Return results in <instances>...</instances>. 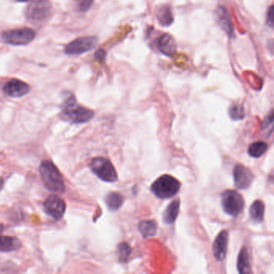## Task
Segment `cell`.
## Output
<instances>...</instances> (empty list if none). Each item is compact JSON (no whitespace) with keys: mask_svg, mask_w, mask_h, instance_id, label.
Returning a JSON list of instances; mask_svg holds the SVG:
<instances>
[{"mask_svg":"<svg viewBox=\"0 0 274 274\" xmlns=\"http://www.w3.org/2000/svg\"><path fill=\"white\" fill-rule=\"evenodd\" d=\"M218 14L220 15V22L223 29L226 31L229 34L233 33V27L231 24L227 11L224 10V8H220V11Z\"/></svg>","mask_w":274,"mask_h":274,"instance_id":"23","label":"cell"},{"mask_svg":"<svg viewBox=\"0 0 274 274\" xmlns=\"http://www.w3.org/2000/svg\"><path fill=\"white\" fill-rule=\"evenodd\" d=\"M39 170L42 181L47 189L57 193L65 192L66 187L63 177L54 163L48 160L42 162Z\"/></svg>","mask_w":274,"mask_h":274,"instance_id":"1","label":"cell"},{"mask_svg":"<svg viewBox=\"0 0 274 274\" xmlns=\"http://www.w3.org/2000/svg\"><path fill=\"white\" fill-rule=\"evenodd\" d=\"M3 229H4V227H3V225H2V224H0V235H1V233H2Z\"/></svg>","mask_w":274,"mask_h":274,"instance_id":"28","label":"cell"},{"mask_svg":"<svg viewBox=\"0 0 274 274\" xmlns=\"http://www.w3.org/2000/svg\"><path fill=\"white\" fill-rule=\"evenodd\" d=\"M221 204L225 213L233 217H237L244 210V198L233 190H227L221 195Z\"/></svg>","mask_w":274,"mask_h":274,"instance_id":"6","label":"cell"},{"mask_svg":"<svg viewBox=\"0 0 274 274\" xmlns=\"http://www.w3.org/2000/svg\"><path fill=\"white\" fill-rule=\"evenodd\" d=\"M181 183L178 179L169 175L164 174L153 183L151 192L159 199H170L175 196L180 189Z\"/></svg>","mask_w":274,"mask_h":274,"instance_id":"3","label":"cell"},{"mask_svg":"<svg viewBox=\"0 0 274 274\" xmlns=\"http://www.w3.org/2000/svg\"><path fill=\"white\" fill-rule=\"evenodd\" d=\"M94 0H77V7H78L79 11H86L91 7L92 5L94 3Z\"/></svg>","mask_w":274,"mask_h":274,"instance_id":"25","label":"cell"},{"mask_svg":"<svg viewBox=\"0 0 274 274\" xmlns=\"http://www.w3.org/2000/svg\"><path fill=\"white\" fill-rule=\"evenodd\" d=\"M229 115L231 118L233 120H241L244 118V108L239 104H234L231 107L229 110Z\"/></svg>","mask_w":274,"mask_h":274,"instance_id":"24","label":"cell"},{"mask_svg":"<svg viewBox=\"0 0 274 274\" xmlns=\"http://www.w3.org/2000/svg\"><path fill=\"white\" fill-rule=\"evenodd\" d=\"M1 39L5 44L11 45H26L35 39V33L29 28L11 29L1 33Z\"/></svg>","mask_w":274,"mask_h":274,"instance_id":"5","label":"cell"},{"mask_svg":"<svg viewBox=\"0 0 274 274\" xmlns=\"http://www.w3.org/2000/svg\"><path fill=\"white\" fill-rule=\"evenodd\" d=\"M254 174L242 164H237L233 169V179L238 189H247L254 180Z\"/></svg>","mask_w":274,"mask_h":274,"instance_id":"9","label":"cell"},{"mask_svg":"<svg viewBox=\"0 0 274 274\" xmlns=\"http://www.w3.org/2000/svg\"><path fill=\"white\" fill-rule=\"evenodd\" d=\"M237 268L240 274H248L251 272L249 257H248V250L245 247H243L240 252L238 261H237Z\"/></svg>","mask_w":274,"mask_h":274,"instance_id":"18","label":"cell"},{"mask_svg":"<svg viewBox=\"0 0 274 274\" xmlns=\"http://www.w3.org/2000/svg\"><path fill=\"white\" fill-rule=\"evenodd\" d=\"M18 2H30V1H33V0H17Z\"/></svg>","mask_w":274,"mask_h":274,"instance_id":"29","label":"cell"},{"mask_svg":"<svg viewBox=\"0 0 274 274\" xmlns=\"http://www.w3.org/2000/svg\"><path fill=\"white\" fill-rule=\"evenodd\" d=\"M124 203V197L118 192H110L105 197V204L110 211H117Z\"/></svg>","mask_w":274,"mask_h":274,"instance_id":"17","label":"cell"},{"mask_svg":"<svg viewBox=\"0 0 274 274\" xmlns=\"http://www.w3.org/2000/svg\"><path fill=\"white\" fill-rule=\"evenodd\" d=\"M98 44L95 36H82L77 38L66 46L65 52L67 55H80L92 50Z\"/></svg>","mask_w":274,"mask_h":274,"instance_id":"8","label":"cell"},{"mask_svg":"<svg viewBox=\"0 0 274 274\" xmlns=\"http://www.w3.org/2000/svg\"><path fill=\"white\" fill-rule=\"evenodd\" d=\"M138 230L143 237H151L156 234L157 224L155 220H143L138 224Z\"/></svg>","mask_w":274,"mask_h":274,"instance_id":"19","label":"cell"},{"mask_svg":"<svg viewBox=\"0 0 274 274\" xmlns=\"http://www.w3.org/2000/svg\"><path fill=\"white\" fill-rule=\"evenodd\" d=\"M251 219L255 223H261L264 220L265 215V205L261 200H256L251 205L250 211Z\"/></svg>","mask_w":274,"mask_h":274,"instance_id":"16","label":"cell"},{"mask_svg":"<svg viewBox=\"0 0 274 274\" xmlns=\"http://www.w3.org/2000/svg\"><path fill=\"white\" fill-rule=\"evenodd\" d=\"M90 169L98 178L107 183H113L118 181V177L115 168L109 159L98 157L92 160Z\"/></svg>","mask_w":274,"mask_h":274,"instance_id":"4","label":"cell"},{"mask_svg":"<svg viewBox=\"0 0 274 274\" xmlns=\"http://www.w3.org/2000/svg\"><path fill=\"white\" fill-rule=\"evenodd\" d=\"M267 24L270 25V28L274 27V7L271 6L270 10L268 11Z\"/></svg>","mask_w":274,"mask_h":274,"instance_id":"26","label":"cell"},{"mask_svg":"<svg viewBox=\"0 0 274 274\" xmlns=\"http://www.w3.org/2000/svg\"><path fill=\"white\" fill-rule=\"evenodd\" d=\"M158 48L163 54L171 57L176 52V45L173 38L168 34H164L158 40Z\"/></svg>","mask_w":274,"mask_h":274,"instance_id":"13","label":"cell"},{"mask_svg":"<svg viewBox=\"0 0 274 274\" xmlns=\"http://www.w3.org/2000/svg\"><path fill=\"white\" fill-rule=\"evenodd\" d=\"M131 252H132V249H131V246L126 242H122L121 244H118V255L121 262H127L129 257L131 256Z\"/></svg>","mask_w":274,"mask_h":274,"instance_id":"22","label":"cell"},{"mask_svg":"<svg viewBox=\"0 0 274 274\" xmlns=\"http://www.w3.org/2000/svg\"><path fill=\"white\" fill-rule=\"evenodd\" d=\"M52 3L49 0H35L26 9V18L32 23L45 21L52 14Z\"/></svg>","mask_w":274,"mask_h":274,"instance_id":"7","label":"cell"},{"mask_svg":"<svg viewBox=\"0 0 274 274\" xmlns=\"http://www.w3.org/2000/svg\"><path fill=\"white\" fill-rule=\"evenodd\" d=\"M267 149L268 145L265 141H256L254 143L251 144L248 152L253 158H260L266 152Z\"/></svg>","mask_w":274,"mask_h":274,"instance_id":"20","label":"cell"},{"mask_svg":"<svg viewBox=\"0 0 274 274\" xmlns=\"http://www.w3.org/2000/svg\"><path fill=\"white\" fill-rule=\"evenodd\" d=\"M179 207H180V200L179 199L172 201L163 212V222L167 224H172L174 223L178 215Z\"/></svg>","mask_w":274,"mask_h":274,"instance_id":"14","label":"cell"},{"mask_svg":"<svg viewBox=\"0 0 274 274\" xmlns=\"http://www.w3.org/2000/svg\"><path fill=\"white\" fill-rule=\"evenodd\" d=\"M158 19L163 26H169L173 22L171 11L168 7H160L158 11Z\"/></svg>","mask_w":274,"mask_h":274,"instance_id":"21","label":"cell"},{"mask_svg":"<svg viewBox=\"0 0 274 274\" xmlns=\"http://www.w3.org/2000/svg\"><path fill=\"white\" fill-rule=\"evenodd\" d=\"M44 207L47 214L56 220H60L65 215L66 205L65 201L58 196H52L44 201Z\"/></svg>","mask_w":274,"mask_h":274,"instance_id":"10","label":"cell"},{"mask_svg":"<svg viewBox=\"0 0 274 274\" xmlns=\"http://www.w3.org/2000/svg\"><path fill=\"white\" fill-rule=\"evenodd\" d=\"M94 57L98 61H103L104 59V57H105V52L103 49H99V50L97 51Z\"/></svg>","mask_w":274,"mask_h":274,"instance_id":"27","label":"cell"},{"mask_svg":"<svg viewBox=\"0 0 274 274\" xmlns=\"http://www.w3.org/2000/svg\"><path fill=\"white\" fill-rule=\"evenodd\" d=\"M62 114L66 120L72 123H85L94 118V113L91 109L76 104L74 95L71 94L64 102Z\"/></svg>","mask_w":274,"mask_h":274,"instance_id":"2","label":"cell"},{"mask_svg":"<svg viewBox=\"0 0 274 274\" xmlns=\"http://www.w3.org/2000/svg\"><path fill=\"white\" fill-rule=\"evenodd\" d=\"M228 244H229V233L226 230H223L215 238L212 246V251L215 260H217L218 261H224L228 251Z\"/></svg>","mask_w":274,"mask_h":274,"instance_id":"12","label":"cell"},{"mask_svg":"<svg viewBox=\"0 0 274 274\" xmlns=\"http://www.w3.org/2000/svg\"><path fill=\"white\" fill-rule=\"evenodd\" d=\"M20 247L21 243L16 237L0 235V252H13L19 249Z\"/></svg>","mask_w":274,"mask_h":274,"instance_id":"15","label":"cell"},{"mask_svg":"<svg viewBox=\"0 0 274 274\" xmlns=\"http://www.w3.org/2000/svg\"><path fill=\"white\" fill-rule=\"evenodd\" d=\"M3 91L6 95L11 98H21L29 94L30 86L24 81L11 79L5 84Z\"/></svg>","mask_w":274,"mask_h":274,"instance_id":"11","label":"cell"}]
</instances>
